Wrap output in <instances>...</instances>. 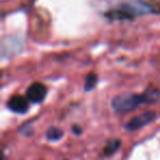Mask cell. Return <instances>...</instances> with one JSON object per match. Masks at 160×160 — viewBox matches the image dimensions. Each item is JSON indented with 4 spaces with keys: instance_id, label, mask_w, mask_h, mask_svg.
<instances>
[{
    "instance_id": "cell-1",
    "label": "cell",
    "mask_w": 160,
    "mask_h": 160,
    "mask_svg": "<svg viewBox=\"0 0 160 160\" xmlns=\"http://www.w3.org/2000/svg\"><path fill=\"white\" fill-rule=\"evenodd\" d=\"M160 97L159 90H148L142 94L126 93L118 96L112 101V107L118 113H127L145 103H152Z\"/></svg>"
},
{
    "instance_id": "cell-2",
    "label": "cell",
    "mask_w": 160,
    "mask_h": 160,
    "mask_svg": "<svg viewBox=\"0 0 160 160\" xmlns=\"http://www.w3.org/2000/svg\"><path fill=\"white\" fill-rule=\"evenodd\" d=\"M157 11L158 10L149 3L140 0H133L131 2L123 3L114 9H111L110 11L105 12L104 16L110 20H131L135 17Z\"/></svg>"
},
{
    "instance_id": "cell-3",
    "label": "cell",
    "mask_w": 160,
    "mask_h": 160,
    "mask_svg": "<svg viewBox=\"0 0 160 160\" xmlns=\"http://www.w3.org/2000/svg\"><path fill=\"white\" fill-rule=\"evenodd\" d=\"M47 93V88L41 82H34L28 88L27 90V98L29 101L35 103L42 102L45 99Z\"/></svg>"
},
{
    "instance_id": "cell-4",
    "label": "cell",
    "mask_w": 160,
    "mask_h": 160,
    "mask_svg": "<svg viewBox=\"0 0 160 160\" xmlns=\"http://www.w3.org/2000/svg\"><path fill=\"white\" fill-rule=\"evenodd\" d=\"M156 114L153 112H146L142 113V115H138L136 118H134L132 121H129L126 125V128L128 131H136V129L140 128V127L145 126L146 124H148L149 122L155 118Z\"/></svg>"
},
{
    "instance_id": "cell-5",
    "label": "cell",
    "mask_w": 160,
    "mask_h": 160,
    "mask_svg": "<svg viewBox=\"0 0 160 160\" xmlns=\"http://www.w3.org/2000/svg\"><path fill=\"white\" fill-rule=\"evenodd\" d=\"M8 108L16 113H25L29 110V99L22 96H13L8 101Z\"/></svg>"
},
{
    "instance_id": "cell-6",
    "label": "cell",
    "mask_w": 160,
    "mask_h": 160,
    "mask_svg": "<svg viewBox=\"0 0 160 160\" xmlns=\"http://www.w3.org/2000/svg\"><path fill=\"white\" fill-rule=\"evenodd\" d=\"M120 144H121V142L118 139L110 140V142L107 144V146H105V148H104V155L110 156V155H112V153H114L118 149Z\"/></svg>"
},
{
    "instance_id": "cell-7",
    "label": "cell",
    "mask_w": 160,
    "mask_h": 160,
    "mask_svg": "<svg viewBox=\"0 0 160 160\" xmlns=\"http://www.w3.org/2000/svg\"><path fill=\"white\" fill-rule=\"evenodd\" d=\"M97 81H98V77H97L94 73H90V75H88L87 79H86V83H85L86 91H90V90L93 89L97 85Z\"/></svg>"
},
{
    "instance_id": "cell-8",
    "label": "cell",
    "mask_w": 160,
    "mask_h": 160,
    "mask_svg": "<svg viewBox=\"0 0 160 160\" xmlns=\"http://www.w3.org/2000/svg\"><path fill=\"white\" fill-rule=\"evenodd\" d=\"M62 136V132L59 128H57V127H51L46 133V137L49 140H57Z\"/></svg>"
},
{
    "instance_id": "cell-9",
    "label": "cell",
    "mask_w": 160,
    "mask_h": 160,
    "mask_svg": "<svg viewBox=\"0 0 160 160\" xmlns=\"http://www.w3.org/2000/svg\"><path fill=\"white\" fill-rule=\"evenodd\" d=\"M73 132H75L76 134H78V135H79V134L81 133V129L78 128V126H75V127H73Z\"/></svg>"
}]
</instances>
